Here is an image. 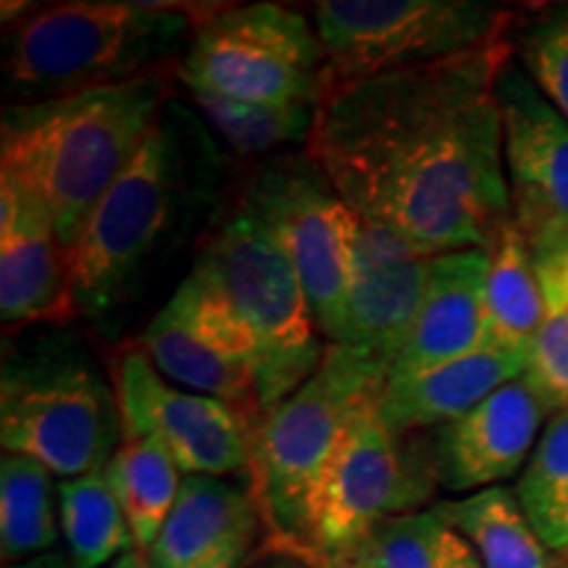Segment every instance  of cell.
<instances>
[{
  "label": "cell",
  "instance_id": "52a82bcc",
  "mask_svg": "<svg viewBox=\"0 0 568 568\" xmlns=\"http://www.w3.org/2000/svg\"><path fill=\"white\" fill-rule=\"evenodd\" d=\"M116 387L77 347L17 355L0 382V445L61 481L105 471L122 445Z\"/></svg>",
  "mask_w": 568,
  "mask_h": 568
},
{
  "label": "cell",
  "instance_id": "7402d4cb",
  "mask_svg": "<svg viewBox=\"0 0 568 568\" xmlns=\"http://www.w3.org/2000/svg\"><path fill=\"white\" fill-rule=\"evenodd\" d=\"M548 314L537 261L514 219L489 247L487 324L489 345L529 353Z\"/></svg>",
  "mask_w": 568,
  "mask_h": 568
},
{
  "label": "cell",
  "instance_id": "f546056e",
  "mask_svg": "<svg viewBox=\"0 0 568 568\" xmlns=\"http://www.w3.org/2000/svg\"><path fill=\"white\" fill-rule=\"evenodd\" d=\"M524 382L548 408V414L568 408V305H548Z\"/></svg>",
  "mask_w": 568,
  "mask_h": 568
},
{
  "label": "cell",
  "instance_id": "d590c367",
  "mask_svg": "<svg viewBox=\"0 0 568 568\" xmlns=\"http://www.w3.org/2000/svg\"><path fill=\"white\" fill-rule=\"evenodd\" d=\"M558 568H568V566H558Z\"/></svg>",
  "mask_w": 568,
  "mask_h": 568
},
{
  "label": "cell",
  "instance_id": "5bb4252c",
  "mask_svg": "<svg viewBox=\"0 0 568 568\" xmlns=\"http://www.w3.org/2000/svg\"><path fill=\"white\" fill-rule=\"evenodd\" d=\"M510 219L539 255L568 243V122L514 53L495 77Z\"/></svg>",
  "mask_w": 568,
  "mask_h": 568
},
{
  "label": "cell",
  "instance_id": "44dd1931",
  "mask_svg": "<svg viewBox=\"0 0 568 568\" xmlns=\"http://www.w3.org/2000/svg\"><path fill=\"white\" fill-rule=\"evenodd\" d=\"M435 508L471 542L485 568H558L556 552L539 539L508 485L439 500Z\"/></svg>",
  "mask_w": 568,
  "mask_h": 568
},
{
  "label": "cell",
  "instance_id": "4316f807",
  "mask_svg": "<svg viewBox=\"0 0 568 568\" xmlns=\"http://www.w3.org/2000/svg\"><path fill=\"white\" fill-rule=\"evenodd\" d=\"M516 495L539 539L556 556H568V408L550 416Z\"/></svg>",
  "mask_w": 568,
  "mask_h": 568
},
{
  "label": "cell",
  "instance_id": "d6986e66",
  "mask_svg": "<svg viewBox=\"0 0 568 568\" xmlns=\"http://www.w3.org/2000/svg\"><path fill=\"white\" fill-rule=\"evenodd\" d=\"M489 251L435 255L418 314L397 351L389 379L464 358L489 345L487 324Z\"/></svg>",
  "mask_w": 568,
  "mask_h": 568
},
{
  "label": "cell",
  "instance_id": "d4e9b609",
  "mask_svg": "<svg viewBox=\"0 0 568 568\" xmlns=\"http://www.w3.org/2000/svg\"><path fill=\"white\" fill-rule=\"evenodd\" d=\"M59 524L74 568H105L134 548L132 529L103 471L59 485Z\"/></svg>",
  "mask_w": 568,
  "mask_h": 568
},
{
  "label": "cell",
  "instance_id": "836d02e7",
  "mask_svg": "<svg viewBox=\"0 0 568 568\" xmlns=\"http://www.w3.org/2000/svg\"><path fill=\"white\" fill-rule=\"evenodd\" d=\"M3 568H74L71 564L67 552H45V556L40 558H30V560H21V564H13V566H3Z\"/></svg>",
  "mask_w": 568,
  "mask_h": 568
},
{
  "label": "cell",
  "instance_id": "ba28073f",
  "mask_svg": "<svg viewBox=\"0 0 568 568\" xmlns=\"http://www.w3.org/2000/svg\"><path fill=\"white\" fill-rule=\"evenodd\" d=\"M176 80L234 101L322 105L329 59L314 19L280 3L211 11L182 55Z\"/></svg>",
  "mask_w": 568,
  "mask_h": 568
},
{
  "label": "cell",
  "instance_id": "e575fe53",
  "mask_svg": "<svg viewBox=\"0 0 568 568\" xmlns=\"http://www.w3.org/2000/svg\"><path fill=\"white\" fill-rule=\"evenodd\" d=\"M111 568H155V566H153V560L148 558L145 550L132 548V550H126L122 558L113 560Z\"/></svg>",
  "mask_w": 568,
  "mask_h": 568
},
{
  "label": "cell",
  "instance_id": "5b68a950",
  "mask_svg": "<svg viewBox=\"0 0 568 568\" xmlns=\"http://www.w3.org/2000/svg\"><path fill=\"white\" fill-rule=\"evenodd\" d=\"M174 116L172 109H163L138 155L69 247L71 287L80 316L119 308L180 230L182 211L193 197L187 182L193 176Z\"/></svg>",
  "mask_w": 568,
  "mask_h": 568
},
{
  "label": "cell",
  "instance_id": "8992f818",
  "mask_svg": "<svg viewBox=\"0 0 568 568\" xmlns=\"http://www.w3.org/2000/svg\"><path fill=\"white\" fill-rule=\"evenodd\" d=\"M216 284L255 351L264 422L322 366L326 347L308 297L274 234L240 205L195 261Z\"/></svg>",
  "mask_w": 568,
  "mask_h": 568
},
{
  "label": "cell",
  "instance_id": "7c38bea8",
  "mask_svg": "<svg viewBox=\"0 0 568 568\" xmlns=\"http://www.w3.org/2000/svg\"><path fill=\"white\" fill-rule=\"evenodd\" d=\"M163 379L216 397L251 424H264L255 389V351L216 284L193 266L138 339Z\"/></svg>",
  "mask_w": 568,
  "mask_h": 568
},
{
  "label": "cell",
  "instance_id": "6da1fadb",
  "mask_svg": "<svg viewBox=\"0 0 568 568\" xmlns=\"http://www.w3.org/2000/svg\"><path fill=\"white\" fill-rule=\"evenodd\" d=\"M510 42L326 90L305 155L361 219L424 255L489 251L510 222L495 77Z\"/></svg>",
  "mask_w": 568,
  "mask_h": 568
},
{
  "label": "cell",
  "instance_id": "2e32d148",
  "mask_svg": "<svg viewBox=\"0 0 568 568\" xmlns=\"http://www.w3.org/2000/svg\"><path fill=\"white\" fill-rule=\"evenodd\" d=\"M545 416L548 408L535 389L518 379L439 426L429 437L437 485L471 495L516 477L535 453Z\"/></svg>",
  "mask_w": 568,
  "mask_h": 568
},
{
  "label": "cell",
  "instance_id": "ac0fdd59",
  "mask_svg": "<svg viewBox=\"0 0 568 568\" xmlns=\"http://www.w3.org/2000/svg\"><path fill=\"white\" fill-rule=\"evenodd\" d=\"M432 258L397 232L361 219L347 282L343 339L337 345L385 347L395 361L422 305Z\"/></svg>",
  "mask_w": 568,
  "mask_h": 568
},
{
  "label": "cell",
  "instance_id": "1f68e13d",
  "mask_svg": "<svg viewBox=\"0 0 568 568\" xmlns=\"http://www.w3.org/2000/svg\"><path fill=\"white\" fill-rule=\"evenodd\" d=\"M247 568H316V564L301 548H295V545L268 539L266 548L255 556V560Z\"/></svg>",
  "mask_w": 568,
  "mask_h": 568
},
{
  "label": "cell",
  "instance_id": "8fae6325",
  "mask_svg": "<svg viewBox=\"0 0 568 568\" xmlns=\"http://www.w3.org/2000/svg\"><path fill=\"white\" fill-rule=\"evenodd\" d=\"M253 213L293 264L329 345L343 339L345 297L361 216L308 155H274L255 169L243 193Z\"/></svg>",
  "mask_w": 568,
  "mask_h": 568
},
{
  "label": "cell",
  "instance_id": "d6a6232c",
  "mask_svg": "<svg viewBox=\"0 0 568 568\" xmlns=\"http://www.w3.org/2000/svg\"><path fill=\"white\" fill-rule=\"evenodd\" d=\"M297 548V545H295ZM305 552V550H303ZM308 556V552H305ZM311 558V556H308ZM316 564V568H382L379 560H376L372 545H364V548L347 552L343 558H335V560H322V558H311Z\"/></svg>",
  "mask_w": 568,
  "mask_h": 568
},
{
  "label": "cell",
  "instance_id": "ffe728a7",
  "mask_svg": "<svg viewBox=\"0 0 568 568\" xmlns=\"http://www.w3.org/2000/svg\"><path fill=\"white\" fill-rule=\"evenodd\" d=\"M527 368L529 353L485 345L464 358L387 379L376 400V416L397 437L435 432L477 408L500 387L524 379Z\"/></svg>",
  "mask_w": 568,
  "mask_h": 568
},
{
  "label": "cell",
  "instance_id": "f1b7e54d",
  "mask_svg": "<svg viewBox=\"0 0 568 568\" xmlns=\"http://www.w3.org/2000/svg\"><path fill=\"white\" fill-rule=\"evenodd\" d=\"M510 51L568 122V6H548L514 30Z\"/></svg>",
  "mask_w": 568,
  "mask_h": 568
},
{
  "label": "cell",
  "instance_id": "9c48e42d",
  "mask_svg": "<svg viewBox=\"0 0 568 568\" xmlns=\"http://www.w3.org/2000/svg\"><path fill=\"white\" fill-rule=\"evenodd\" d=\"M311 19L332 88L485 51L508 40L514 17L479 0H322Z\"/></svg>",
  "mask_w": 568,
  "mask_h": 568
},
{
  "label": "cell",
  "instance_id": "7a4b0ae2",
  "mask_svg": "<svg viewBox=\"0 0 568 568\" xmlns=\"http://www.w3.org/2000/svg\"><path fill=\"white\" fill-rule=\"evenodd\" d=\"M169 74L3 109L0 172L40 197L67 251L159 124Z\"/></svg>",
  "mask_w": 568,
  "mask_h": 568
},
{
  "label": "cell",
  "instance_id": "277c9868",
  "mask_svg": "<svg viewBox=\"0 0 568 568\" xmlns=\"http://www.w3.org/2000/svg\"><path fill=\"white\" fill-rule=\"evenodd\" d=\"M393 353L368 345H329L322 366L253 437L251 487L268 539L301 545L311 495L332 453L361 410L379 400Z\"/></svg>",
  "mask_w": 568,
  "mask_h": 568
},
{
  "label": "cell",
  "instance_id": "3957f363",
  "mask_svg": "<svg viewBox=\"0 0 568 568\" xmlns=\"http://www.w3.org/2000/svg\"><path fill=\"white\" fill-rule=\"evenodd\" d=\"M211 11L142 0H67L3 13V71L17 103L103 90L180 69Z\"/></svg>",
  "mask_w": 568,
  "mask_h": 568
},
{
  "label": "cell",
  "instance_id": "4fadbf2b",
  "mask_svg": "<svg viewBox=\"0 0 568 568\" xmlns=\"http://www.w3.org/2000/svg\"><path fill=\"white\" fill-rule=\"evenodd\" d=\"M113 387L124 437L161 439L184 477H234L243 471L251 479V424L216 397L163 379L138 343L119 358Z\"/></svg>",
  "mask_w": 568,
  "mask_h": 568
},
{
  "label": "cell",
  "instance_id": "cb8c5ba5",
  "mask_svg": "<svg viewBox=\"0 0 568 568\" xmlns=\"http://www.w3.org/2000/svg\"><path fill=\"white\" fill-rule=\"evenodd\" d=\"M61 537L53 474L38 460L6 453L0 460V558L3 566L53 552Z\"/></svg>",
  "mask_w": 568,
  "mask_h": 568
},
{
  "label": "cell",
  "instance_id": "484cf974",
  "mask_svg": "<svg viewBox=\"0 0 568 568\" xmlns=\"http://www.w3.org/2000/svg\"><path fill=\"white\" fill-rule=\"evenodd\" d=\"M193 103L205 113L213 130L234 153L251 155L276 153L282 148L308 145L314 134L318 109L316 105H280L234 101L209 90H187Z\"/></svg>",
  "mask_w": 568,
  "mask_h": 568
},
{
  "label": "cell",
  "instance_id": "83f0119b",
  "mask_svg": "<svg viewBox=\"0 0 568 568\" xmlns=\"http://www.w3.org/2000/svg\"><path fill=\"white\" fill-rule=\"evenodd\" d=\"M368 545L382 568H485L471 542L435 506L389 516Z\"/></svg>",
  "mask_w": 568,
  "mask_h": 568
},
{
  "label": "cell",
  "instance_id": "9a60e30c",
  "mask_svg": "<svg viewBox=\"0 0 568 568\" xmlns=\"http://www.w3.org/2000/svg\"><path fill=\"white\" fill-rule=\"evenodd\" d=\"M80 316L69 251L34 193L0 172V318L6 326H67Z\"/></svg>",
  "mask_w": 568,
  "mask_h": 568
},
{
  "label": "cell",
  "instance_id": "e0dca14e",
  "mask_svg": "<svg viewBox=\"0 0 568 568\" xmlns=\"http://www.w3.org/2000/svg\"><path fill=\"white\" fill-rule=\"evenodd\" d=\"M268 529L251 481L184 477L180 497L148 550L155 568H247Z\"/></svg>",
  "mask_w": 568,
  "mask_h": 568
},
{
  "label": "cell",
  "instance_id": "4dcf8cb0",
  "mask_svg": "<svg viewBox=\"0 0 568 568\" xmlns=\"http://www.w3.org/2000/svg\"><path fill=\"white\" fill-rule=\"evenodd\" d=\"M537 272L548 305H568V243L539 255Z\"/></svg>",
  "mask_w": 568,
  "mask_h": 568
},
{
  "label": "cell",
  "instance_id": "30bf717a",
  "mask_svg": "<svg viewBox=\"0 0 568 568\" xmlns=\"http://www.w3.org/2000/svg\"><path fill=\"white\" fill-rule=\"evenodd\" d=\"M435 481L429 439L393 435L374 403L353 418L332 453L297 548L322 560L364 548L382 521L426 500Z\"/></svg>",
  "mask_w": 568,
  "mask_h": 568
},
{
  "label": "cell",
  "instance_id": "603a6c76",
  "mask_svg": "<svg viewBox=\"0 0 568 568\" xmlns=\"http://www.w3.org/2000/svg\"><path fill=\"white\" fill-rule=\"evenodd\" d=\"M103 474L124 510L134 548L148 552L172 514L184 481L174 456L155 437H124Z\"/></svg>",
  "mask_w": 568,
  "mask_h": 568
}]
</instances>
